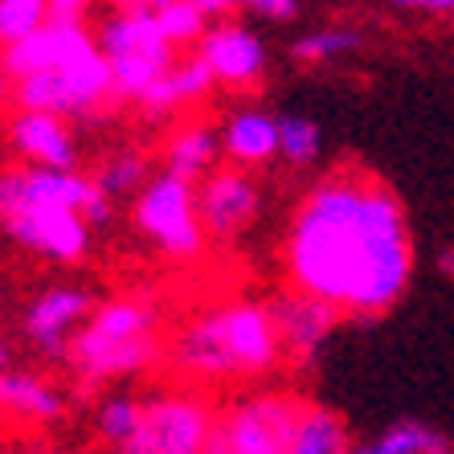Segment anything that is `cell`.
Returning a JSON list of instances; mask_svg holds the SVG:
<instances>
[{"instance_id":"obj_1","label":"cell","mask_w":454,"mask_h":454,"mask_svg":"<svg viewBox=\"0 0 454 454\" xmlns=\"http://www.w3.org/2000/svg\"><path fill=\"white\" fill-rule=\"evenodd\" d=\"M410 230L389 184L364 172H340L303 201L286 238V270L295 291L319 303L377 316L410 283Z\"/></svg>"},{"instance_id":"obj_2","label":"cell","mask_w":454,"mask_h":454,"mask_svg":"<svg viewBox=\"0 0 454 454\" xmlns=\"http://www.w3.org/2000/svg\"><path fill=\"white\" fill-rule=\"evenodd\" d=\"M303 413L307 402L291 393L246 397L217 418L205 454H291Z\"/></svg>"},{"instance_id":"obj_3","label":"cell","mask_w":454,"mask_h":454,"mask_svg":"<svg viewBox=\"0 0 454 454\" xmlns=\"http://www.w3.org/2000/svg\"><path fill=\"white\" fill-rule=\"evenodd\" d=\"M217 413L197 393H164L144 405L136 434L119 454H205Z\"/></svg>"},{"instance_id":"obj_4","label":"cell","mask_w":454,"mask_h":454,"mask_svg":"<svg viewBox=\"0 0 454 454\" xmlns=\"http://www.w3.org/2000/svg\"><path fill=\"white\" fill-rule=\"evenodd\" d=\"M136 225L148 233L168 258H197V254L205 250L197 192H192L189 180L172 176V172L148 180V189L139 192Z\"/></svg>"},{"instance_id":"obj_5","label":"cell","mask_w":454,"mask_h":454,"mask_svg":"<svg viewBox=\"0 0 454 454\" xmlns=\"http://www.w3.org/2000/svg\"><path fill=\"white\" fill-rule=\"evenodd\" d=\"M222 324L225 348H230L238 377H262L283 360V336H278L275 311L262 303H225L213 307Z\"/></svg>"},{"instance_id":"obj_6","label":"cell","mask_w":454,"mask_h":454,"mask_svg":"<svg viewBox=\"0 0 454 454\" xmlns=\"http://www.w3.org/2000/svg\"><path fill=\"white\" fill-rule=\"evenodd\" d=\"M53 25V70L70 82L78 98V111H95L115 95L111 82V62L98 50V42L78 21H50Z\"/></svg>"},{"instance_id":"obj_7","label":"cell","mask_w":454,"mask_h":454,"mask_svg":"<svg viewBox=\"0 0 454 454\" xmlns=\"http://www.w3.org/2000/svg\"><path fill=\"white\" fill-rule=\"evenodd\" d=\"M0 225L17 246L45 254L53 262H78L90 242V225L82 222V213L62 205H21Z\"/></svg>"},{"instance_id":"obj_8","label":"cell","mask_w":454,"mask_h":454,"mask_svg":"<svg viewBox=\"0 0 454 454\" xmlns=\"http://www.w3.org/2000/svg\"><path fill=\"white\" fill-rule=\"evenodd\" d=\"M70 364L82 380H111V377H131V372H144L148 364L160 360V340L144 336V340H111L103 332H95L86 324L82 332H74L70 340Z\"/></svg>"},{"instance_id":"obj_9","label":"cell","mask_w":454,"mask_h":454,"mask_svg":"<svg viewBox=\"0 0 454 454\" xmlns=\"http://www.w3.org/2000/svg\"><path fill=\"white\" fill-rule=\"evenodd\" d=\"M197 213H201V230L209 238H233L258 213V189L238 168L209 172L197 189Z\"/></svg>"},{"instance_id":"obj_10","label":"cell","mask_w":454,"mask_h":454,"mask_svg":"<svg viewBox=\"0 0 454 454\" xmlns=\"http://www.w3.org/2000/svg\"><path fill=\"white\" fill-rule=\"evenodd\" d=\"M90 311V295L78 286H53L45 295H37L25 307V336L37 344L45 360H62L70 356V332L78 319H86Z\"/></svg>"},{"instance_id":"obj_11","label":"cell","mask_w":454,"mask_h":454,"mask_svg":"<svg viewBox=\"0 0 454 454\" xmlns=\"http://www.w3.org/2000/svg\"><path fill=\"white\" fill-rule=\"evenodd\" d=\"M168 360H172V369L189 380L238 377V372H233V360H230V348H225L222 324H217V311H205V316L192 319L189 328H180V336L172 340V348H168Z\"/></svg>"},{"instance_id":"obj_12","label":"cell","mask_w":454,"mask_h":454,"mask_svg":"<svg viewBox=\"0 0 454 454\" xmlns=\"http://www.w3.org/2000/svg\"><path fill=\"white\" fill-rule=\"evenodd\" d=\"M12 148L29 160L33 168H53V172H74V136L66 119L58 115H37V111H17L9 123Z\"/></svg>"},{"instance_id":"obj_13","label":"cell","mask_w":454,"mask_h":454,"mask_svg":"<svg viewBox=\"0 0 454 454\" xmlns=\"http://www.w3.org/2000/svg\"><path fill=\"white\" fill-rule=\"evenodd\" d=\"M275 311V324H278V336H283V352H291L295 360H311L316 348L324 340L332 336L336 328V307L319 303V299L303 295V291H291V295L275 299L270 303Z\"/></svg>"},{"instance_id":"obj_14","label":"cell","mask_w":454,"mask_h":454,"mask_svg":"<svg viewBox=\"0 0 454 454\" xmlns=\"http://www.w3.org/2000/svg\"><path fill=\"white\" fill-rule=\"evenodd\" d=\"M201 58L213 70V78L225 86H254L262 74L266 50L254 33L238 29V25H222L201 37Z\"/></svg>"},{"instance_id":"obj_15","label":"cell","mask_w":454,"mask_h":454,"mask_svg":"<svg viewBox=\"0 0 454 454\" xmlns=\"http://www.w3.org/2000/svg\"><path fill=\"white\" fill-rule=\"evenodd\" d=\"M98 50L106 53V62H115V58H164V62H172V45L160 33L156 12L144 9L111 12L98 29Z\"/></svg>"},{"instance_id":"obj_16","label":"cell","mask_w":454,"mask_h":454,"mask_svg":"<svg viewBox=\"0 0 454 454\" xmlns=\"http://www.w3.org/2000/svg\"><path fill=\"white\" fill-rule=\"evenodd\" d=\"M213 82H217V78H213V70L205 66L201 53H197V58H189V62L172 66L168 74L160 78L139 103H144V111H152V115H168V111H176V106L205 98Z\"/></svg>"},{"instance_id":"obj_17","label":"cell","mask_w":454,"mask_h":454,"mask_svg":"<svg viewBox=\"0 0 454 454\" xmlns=\"http://www.w3.org/2000/svg\"><path fill=\"white\" fill-rule=\"evenodd\" d=\"M0 410L25 422H53L62 418V393L33 372H0Z\"/></svg>"},{"instance_id":"obj_18","label":"cell","mask_w":454,"mask_h":454,"mask_svg":"<svg viewBox=\"0 0 454 454\" xmlns=\"http://www.w3.org/2000/svg\"><path fill=\"white\" fill-rule=\"evenodd\" d=\"M222 144L233 164H262V160L278 156V119L262 115V111H242L225 123Z\"/></svg>"},{"instance_id":"obj_19","label":"cell","mask_w":454,"mask_h":454,"mask_svg":"<svg viewBox=\"0 0 454 454\" xmlns=\"http://www.w3.org/2000/svg\"><path fill=\"white\" fill-rule=\"evenodd\" d=\"M217 152H222V139L213 136L209 127H201V123L180 127L176 136L168 139V172L192 184V180H201L213 168Z\"/></svg>"},{"instance_id":"obj_20","label":"cell","mask_w":454,"mask_h":454,"mask_svg":"<svg viewBox=\"0 0 454 454\" xmlns=\"http://www.w3.org/2000/svg\"><path fill=\"white\" fill-rule=\"evenodd\" d=\"M156 324H160V311L148 299H111V303H103L95 311V319H90V328L111 340L156 336Z\"/></svg>"},{"instance_id":"obj_21","label":"cell","mask_w":454,"mask_h":454,"mask_svg":"<svg viewBox=\"0 0 454 454\" xmlns=\"http://www.w3.org/2000/svg\"><path fill=\"white\" fill-rule=\"evenodd\" d=\"M291 454H352V438L332 410L307 405L295 442H291Z\"/></svg>"},{"instance_id":"obj_22","label":"cell","mask_w":454,"mask_h":454,"mask_svg":"<svg viewBox=\"0 0 454 454\" xmlns=\"http://www.w3.org/2000/svg\"><path fill=\"white\" fill-rule=\"evenodd\" d=\"M352 454H454L438 430L422 422H397L385 434H377L372 442H360Z\"/></svg>"},{"instance_id":"obj_23","label":"cell","mask_w":454,"mask_h":454,"mask_svg":"<svg viewBox=\"0 0 454 454\" xmlns=\"http://www.w3.org/2000/svg\"><path fill=\"white\" fill-rule=\"evenodd\" d=\"M50 21V0H0V50H12Z\"/></svg>"},{"instance_id":"obj_24","label":"cell","mask_w":454,"mask_h":454,"mask_svg":"<svg viewBox=\"0 0 454 454\" xmlns=\"http://www.w3.org/2000/svg\"><path fill=\"white\" fill-rule=\"evenodd\" d=\"M319 152V127L303 115L278 119V156L291 164H311Z\"/></svg>"},{"instance_id":"obj_25","label":"cell","mask_w":454,"mask_h":454,"mask_svg":"<svg viewBox=\"0 0 454 454\" xmlns=\"http://www.w3.org/2000/svg\"><path fill=\"white\" fill-rule=\"evenodd\" d=\"M160 21V33L168 45H184V42H197L205 37V12L192 4V0H172L168 9L156 12Z\"/></svg>"},{"instance_id":"obj_26","label":"cell","mask_w":454,"mask_h":454,"mask_svg":"<svg viewBox=\"0 0 454 454\" xmlns=\"http://www.w3.org/2000/svg\"><path fill=\"white\" fill-rule=\"evenodd\" d=\"M139 413H144V405H139V402H131V397H111V402H103V405H98V413H95L98 434H103L106 442L123 446L127 438L136 434Z\"/></svg>"},{"instance_id":"obj_27","label":"cell","mask_w":454,"mask_h":454,"mask_svg":"<svg viewBox=\"0 0 454 454\" xmlns=\"http://www.w3.org/2000/svg\"><path fill=\"white\" fill-rule=\"evenodd\" d=\"M148 180V160L136 156V152H123V156L106 160L103 168H98L95 184L106 192V197H115V192H127V189H139Z\"/></svg>"},{"instance_id":"obj_28","label":"cell","mask_w":454,"mask_h":454,"mask_svg":"<svg viewBox=\"0 0 454 454\" xmlns=\"http://www.w3.org/2000/svg\"><path fill=\"white\" fill-rule=\"evenodd\" d=\"M360 45V33L352 29H319V33H307L295 42V58L303 62H324V58H340V53H352Z\"/></svg>"},{"instance_id":"obj_29","label":"cell","mask_w":454,"mask_h":454,"mask_svg":"<svg viewBox=\"0 0 454 454\" xmlns=\"http://www.w3.org/2000/svg\"><path fill=\"white\" fill-rule=\"evenodd\" d=\"M82 222L86 225H106L111 222V197H106L98 184H95V192H90V201H86V209H82Z\"/></svg>"},{"instance_id":"obj_30","label":"cell","mask_w":454,"mask_h":454,"mask_svg":"<svg viewBox=\"0 0 454 454\" xmlns=\"http://www.w3.org/2000/svg\"><path fill=\"white\" fill-rule=\"evenodd\" d=\"M254 9L262 12V17L283 21V17H295V12H299V0H254Z\"/></svg>"},{"instance_id":"obj_31","label":"cell","mask_w":454,"mask_h":454,"mask_svg":"<svg viewBox=\"0 0 454 454\" xmlns=\"http://www.w3.org/2000/svg\"><path fill=\"white\" fill-rule=\"evenodd\" d=\"M86 4L90 0H50V17L53 21H78L86 12Z\"/></svg>"},{"instance_id":"obj_32","label":"cell","mask_w":454,"mask_h":454,"mask_svg":"<svg viewBox=\"0 0 454 454\" xmlns=\"http://www.w3.org/2000/svg\"><path fill=\"white\" fill-rule=\"evenodd\" d=\"M393 4L413 12H454V0H393Z\"/></svg>"},{"instance_id":"obj_33","label":"cell","mask_w":454,"mask_h":454,"mask_svg":"<svg viewBox=\"0 0 454 454\" xmlns=\"http://www.w3.org/2000/svg\"><path fill=\"white\" fill-rule=\"evenodd\" d=\"M123 12H136V9H144V12H160V9H168L172 0H115Z\"/></svg>"},{"instance_id":"obj_34","label":"cell","mask_w":454,"mask_h":454,"mask_svg":"<svg viewBox=\"0 0 454 454\" xmlns=\"http://www.w3.org/2000/svg\"><path fill=\"white\" fill-rule=\"evenodd\" d=\"M192 4H197V9L209 17V12H225L230 4H238V0H192Z\"/></svg>"},{"instance_id":"obj_35","label":"cell","mask_w":454,"mask_h":454,"mask_svg":"<svg viewBox=\"0 0 454 454\" xmlns=\"http://www.w3.org/2000/svg\"><path fill=\"white\" fill-rule=\"evenodd\" d=\"M9 95H12V78L4 74V70H0V103H4Z\"/></svg>"},{"instance_id":"obj_36","label":"cell","mask_w":454,"mask_h":454,"mask_svg":"<svg viewBox=\"0 0 454 454\" xmlns=\"http://www.w3.org/2000/svg\"><path fill=\"white\" fill-rule=\"evenodd\" d=\"M442 270H454V250L442 254Z\"/></svg>"},{"instance_id":"obj_37","label":"cell","mask_w":454,"mask_h":454,"mask_svg":"<svg viewBox=\"0 0 454 454\" xmlns=\"http://www.w3.org/2000/svg\"><path fill=\"white\" fill-rule=\"evenodd\" d=\"M4 364H9V348L0 344V372H9V369H4Z\"/></svg>"},{"instance_id":"obj_38","label":"cell","mask_w":454,"mask_h":454,"mask_svg":"<svg viewBox=\"0 0 454 454\" xmlns=\"http://www.w3.org/2000/svg\"><path fill=\"white\" fill-rule=\"evenodd\" d=\"M246 4H254V0H246Z\"/></svg>"}]
</instances>
